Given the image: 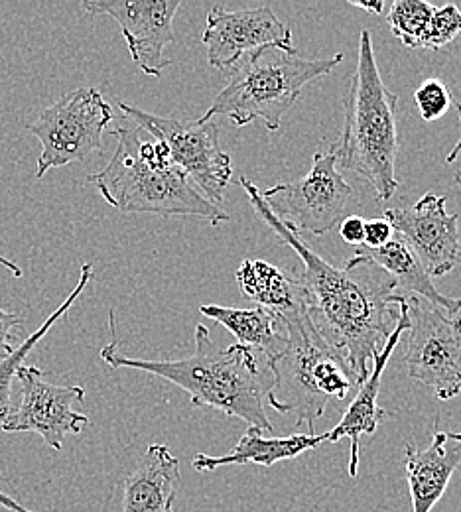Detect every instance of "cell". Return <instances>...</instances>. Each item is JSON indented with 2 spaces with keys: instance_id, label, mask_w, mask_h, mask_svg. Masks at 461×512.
Masks as SVG:
<instances>
[{
  "instance_id": "6da1fadb",
  "label": "cell",
  "mask_w": 461,
  "mask_h": 512,
  "mask_svg": "<svg viewBox=\"0 0 461 512\" xmlns=\"http://www.w3.org/2000/svg\"><path fill=\"white\" fill-rule=\"evenodd\" d=\"M239 186L249 195L264 225L304 262L302 284L308 292L310 320L345 357L361 386L369 373L367 363L383 349L398 321L395 278L375 260L359 253L343 268L333 266L274 217L261 190L249 178L241 176Z\"/></svg>"
},
{
  "instance_id": "7a4b0ae2",
  "label": "cell",
  "mask_w": 461,
  "mask_h": 512,
  "mask_svg": "<svg viewBox=\"0 0 461 512\" xmlns=\"http://www.w3.org/2000/svg\"><path fill=\"white\" fill-rule=\"evenodd\" d=\"M194 353L174 361L132 359L119 351L117 339L101 349V359L111 369H136L180 386L198 408L221 410L239 418L263 434H272L264 412V390L255 353L245 345L219 347L209 329L199 323Z\"/></svg>"
},
{
  "instance_id": "3957f363",
  "label": "cell",
  "mask_w": 461,
  "mask_h": 512,
  "mask_svg": "<svg viewBox=\"0 0 461 512\" xmlns=\"http://www.w3.org/2000/svg\"><path fill=\"white\" fill-rule=\"evenodd\" d=\"M117 150L109 164L87 178L103 199L123 213L188 215L221 225L229 215L207 201L188 176L170 160L164 144L127 117L111 130Z\"/></svg>"
},
{
  "instance_id": "277c9868",
  "label": "cell",
  "mask_w": 461,
  "mask_h": 512,
  "mask_svg": "<svg viewBox=\"0 0 461 512\" xmlns=\"http://www.w3.org/2000/svg\"><path fill=\"white\" fill-rule=\"evenodd\" d=\"M396 105L398 95L381 77L371 32L363 30L359 34L357 67L345 99V123L333 148L337 166L365 180L379 201H389L400 186L396 178Z\"/></svg>"
},
{
  "instance_id": "5b68a950",
  "label": "cell",
  "mask_w": 461,
  "mask_h": 512,
  "mask_svg": "<svg viewBox=\"0 0 461 512\" xmlns=\"http://www.w3.org/2000/svg\"><path fill=\"white\" fill-rule=\"evenodd\" d=\"M284 349L268 361L272 384L268 404L280 414H294L298 426L314 434L331 400H343L359 383L345 357L331 347L310 320L308 308L282 318Z\"/></svg>"
},
{
  "instance_id": "8992f818",
  "label": "cell",
  "mask_w": 461,
  "mask_h": 512,
  "mask_svg": "<svg viewBox=\"0 0 461 512\" xmlns=\"http://www.w3.org/2000/svg\"><path fill=\"white\" fill-rule=\"evenodd\" d=\"M343 58V54H335L328 60H306L298 50L284 52L278 48H261L247 54L241 64H235L229 83L198 121L207 123L223 115L237 127H247L261 119L264 127L276 132L302 89L331 73Z\"/></svg>"
},
{
  "instance_id": "52a82bcc",
  "label": "cell",
  "mask_w": 461,
  "mask_h": 512,
  "mask_svg": "<svg viewBox=\"0 0 461 512\" xmlns=\"http://www.w3.org/2000/svg\"><path fill=\"white\" fill-rule=\"evenodd\" d=\"M113 123V109L93 87H79L50 105L28 132L42 144L36 178L52 168L81 162L103 150V134Z\"/></svg>"
},
{
  "instance_id": "ba28073f",
  "label": "cell",
  "mask_w": 461,
  "mask_h": 512,
  "mask_svg": "<svg viewBox=\"0 0 461 512\" xmlns=\"http://www.w3.org/2000/svg\"><path fill=\"white\" fill-rule=\"evenodd\" d=\"M123 117L166 146L170 160L196 182L203 197L219 207L231 184L233 168L229 154L219 144V127L213 121H178L146 113L125 101L119 103Z\"/></svg>"
},
{
  "instance_id": "9c48e42d",
  "label": "cell",
  "mask_w": 461,
  "mask_h": 512,
  "mask_svg": "<svg viewBox=\"0 0 461 512\" xmlns=\"http://www.w3.org/2000/svg\"><path fill=\"white\" fill-rule=\"evenodd\" d=\"M406 296L408 339L404 363L410 379L450 400L461 390V318L448 316L434 304Z\"/></svg>"
},
{
  "instance_id": "30bf717a",
  "label": "cell",
  "mask_w": 461,
  "mask_h": 512,
  "mask_svg": "<svg viewBox=\"0 0 461 512\" xmlns=\"http://www.w3.org/2000/svg\"><path fill=\"white\" fill-rule=\"evenodd\" d=\"M264 203L294 233L308 231L326 235L341 221L353 188L337 170L335 148L316 152L312 170L288 184H278L261 192Z\"/></svg>"
},
{
  "instance_id": "8fae6325",
  "label": "cell",
  "mask_w": 461,
  "mask_h": 512,
  "mask_svg": "<svg viewBox=\"0 0 461 512\" xmlns=\"http://www.w3.org/2000/svg\"><path fill=\"white\" fill-rule=\"evenodd\" d=\"M16 379L22 384V404L2 420V432H36L46 446L60 451L67 434L89 426V418L71 408L75 400H85L81 386L48 383L34 365H22Z\"/></svg>"
},
{
  "instance_id": "7c38bea8",
  "label": "cell",
  "mask_w": 461,
  "mask_h": 512,
  "mask_svg": "<svg viewBox=\"0 0 461 512\" xmlns=\"http://www.w3.org/2000/svg\"><path fill=\"white\" fill-rule=\"evenodd\" d=\"M201 42L207 48V62L215 69L233 67L247 54L261 48H278L284 52L296 50L290 26H286L268 6L241 10L213 6L207 12V26Z\"/></svg>"
},
{
  "instance_id": "4fadbf2b",
  "label": "cell",
  "mask_w": 461,
  "mask_h": 512,
  "mask_svg": "<svg viewBox=\"0 0 461 512\" xmlns=\"http://www.w3.org/2000/svg\"><path fill=\"white\" fill-rule=\"evenodd\" d=\"M182 0H85L89 14H107L119 26L127 40L132 62L144 75L162 77L172 64L166 56L168 46L176 40L174 16Z\"/></svg>"
},
{
  "instance_id": "5bb4252c",
  "label": "cell",
  "mask_w": 461,
  "mask_h": 512,
  "mask_svg": "<svg viewBox=\"0 0 461 512\" xmlns=\"http://www.w3.org/2000/svg\"><path fill=\"white\" fill-rule=\"evenodd\" d=\"M385 219L432 276L452 272L461 260L458 215L446 211V197L422 195L414 207L387 209Z\"/></svg>"
},
{
  "instance_id": "9a60e30c",
  "label": "cell",
  "mask_w": 461,
  "mask_h": 512,
  "mask_svg": "<svg viewBox=\"0 0 461 512\" xmlns=\"http://www.w3.org/2000/svg\"><path fill=\"white\" fill-rule=\"evenodd\" d=\"M396 306H398V321L393 333L389 335L387 343L383 345V349L379 353H375L373 357V369L371 375H367L365 383L357 388V394L353 398V402L349 404V408L345 410L343 418L335 424V428H331L330 432H326V442L335 444L341 438H349L351 442V457H349V477H357V469H359V442L361 436H371L377 432L379 424L387 418H393L391 412L383 410L377 402L379 392H381V381H383V373L395 353L400 337L404 331H408V310H406V296L398 294L396 298Z\"/></svg>"
},
{
  "instance_id": "2e32d148",
  "label": "cell",
  "mask_w": 461,
  "mask_h": 512,
  "mask_svg": "<svg viewBox=\"0 0 461 512\" xmlns=\"http://www.w3.org/2000/svg\"><path fill=\"white\" fill-rule=\"evenodd\" d=\"M461 465V434L436 432L430 446L404 444V471L412 497V512H430L446 493Z\"/></svg>"
},
{
  "instance_id": "e0dca14e",
  "label": "cell",
  "mask_w": 461,
  "mask_h": 512,
  "mask_svg": "<svg viewBox=\"0 0 461 512\" xmlns=\"http://www.w3.org/2000/svg\"><path fill=\"white\" fill-rule=\"evenodd\" d=\"M180 461L168 446L152 444L125 481L123 512H176Z\"/></svg>"
},
{
  "instance_id": "ac0fdd59",
  "label": "cell",
  "mask_w": 461,
  "mask_h": 512,
  "mask_svg": "<svg viewBox=\"0 0 461 512\" xmlns=\"http://www.w3.org/2000/svg\"><path fill=\"white\" fill-rule=\"evenodd\" d=\"M235 276L243 294L278 320L308 308V292L302 280L290 278L264 260H243Z\"/></svg>"
},
{
  "instance_id": "d6986e66",
  "label": "cell",
  "mask_w": 461,
  "mask_h": 512,
  "mask_svg": "<svg viewBox=\"0 0 461 512\" xmlns=\"http://www.w3.org/2000/svg\"><path fill=\"white\" fill-rule=\"evenodd\" d=\"M326 442V434H294L288 438H264L263 432L257 428H249L247 434L239 440V444L231 453L223 457H209L198 453L194 457L196 471H213L223 465H263L272 467L278 461L294 459L304 451L316 449Z\"/></svg>"
},
{
  "instance_id": "ffe728a7",
  "label": "cell",
  "mask_w": 461,
  "mask_h": 512,
  "mask_svg": "<svg viewBox=\"0 0 461 512\" xmlns=\"http://www.w3.org/2000/svg\"><path fill=\"white\" fill-rule=\"evenodd\" d=\"M359 255L369 256L375 260L383 270H387L396 280V286L406 290L408 296H416L434 304L436 308L444 310L448 316H458L461 312V298H448L444 296L432 282L430 274L424 270L422 262L414 251L396 235L385 247L381 249H355Z\"/></svg>"
},
{
  "instance_id": "44dd1931",
  "label": "cell",
  "mask_w": 461,
  "mask_h": 512,
  "mask_svg": "<svg viewBox=\"0 0 461 512\" xmlns=\"http://www.w3.org/2000/svg\"><path fill=\"white\" fill-rule=\"evenodd\" d=\"M201 316L221 323L229 329L239 345L259 349L266 355V359H274L286 345V327L274 314L266 312L264 308H225V306H201Z\"/></svg>"
},
{
  "instance_id": "7402d4cb",
  "label": "cell",
  "mask_w": 461,
  "mask_h": 512,
  "mask_svg": "<svg viewBox=\"0 0 461 512\" xmlns=\"http://www.w3.org/2000/svg\"><path fill=\"white\" fill-rule=\"evenodd\" d=\"M93 266L91 264H83L81 266V274L77 280V286L73 288V292L67 296L66 300L62 302V306L48 316V320L44 321L34 333H30L24 343L16 349H12L10 355H6L4 359H0V424L2 420L12 412V383L14 377L18 373V369L22 365H26V357L30 355V351L38 345V341L42 337L48 335V331L54 327V323L62 320L67 314V310L73 306V302L83 294V290L87 288V284L93 280Z\"/></svg>"
},
{
  "instance_id": "603a6c76",
  "label": "cell",
  "mask_w": 461,
  "mask_h": 512,
  "mask_svg": "<svg viewBox=\"0 0 461 512\" xmlns=\"http://www.w3.org/2000/svg\"><path fill=\"white\" fill-rule=\"evenodd\" d=\"M434 10L436 6L424 0H395L387 14V22L393 34L406 48L416 50L422 48Z\"/></svg>"
},
{
  "instance_id": "cb8c5ba5",
  "label": "cell",
  "mask_w": 461,
  "mask_h": 512,
  "mask_svg": "<svg viewBox=\"0 0 461 512\" xmlns=\"http://www.w3.org/2000/svg\"><path fill=\"white\" fill-rule=\"evenodd\" d=\"M414 101L418 105L420 117L432 123L448 113V109L454 103V97L450 87L442 79L430 77L414 91Z\"/></svg>"
},
{
  "instance_id": "d4e9b609",
  "label": "cell",
  "mask_w": 461,
  "mask_h": 512,
  "mask_svg": "<svg viewBox=\"0 0 461 512\" xmlns=\"http://www.w3.org/2000/svg\"><path fill=\"white\" fill-rule=\"evenodd\" d=\"M461 32V10L456 4H446L434 10L430 28L422 42L426 50H442L452 44Z\"/></svg>"
},
{
  "instance_id": "484cf974",
  "label": "cell",
  "mask_w": 461,
  "mask_h": 512,
  "mask_svg": "<svg viewBox=\"0 0 461 512\" xmlns=\"http://www.w3.org/2000/svg\"><path fill=\"white\" fill-rule=\"evenodd\" d=\"M393 227L391 223L381 217V219H369L365 221V243H363V249H381L385 247L391 239H393Z\"/></svg>"
},
{
  "instance_id": "4316f807",
  "label": "cell",
  "mask_w": 461,
  "mask_h": 512,
  "mask_svg": "<svg viewBox=\"0 0 461 512\" xmlns=\"http://www.w3.org/2000/svg\"><path fill=\"white\" fill-rule=\"evenodd\" d=\"M24 321L16 314L0 310V359L12 353V343L16 341L18 331H22Z\"/></svg>"
},
{
  "instance_id": "83f0119b",
  "label": "cell",
  "mask_w": 461,
  "mask_h": 512,
  "mask_svg": "<svg viewBox=\"0 0 461 512\" xmlns=\"http://www.w3.org/2000/svg\"><path fill=\"white\" fill-rule=\"evenodd\" d=\"M365 221L363 217L359 215H347L341 219V225H339V235L343 237L345 243L353 245V247H363L365 243Z\"/></svg>"
},
{
  "instance_id": "f1b7e54d",
  "label": "cell",
  "mask_w": 461,
  "mask_h": 512,
  "mask_svg": "<svg viewBox=\"0 0 461 512\" xmlns=\"http://www.w3.org/2000/svg\"><path fill=\"white\" fill-rule=\"evenodd\" d=\"M351 6L355 8H361V10H367L375 16H381L383 14V8H385V2L383 0H367V2H359V0H349Z\"/></svg>"
},
{
  "instance_id": "f546056e",
  "label": "cell",
  "mask_w": 461,
  "mask_h": 512,
  "mask_svg": "<svg viewBox=\"0 0 461 512\" xmlns=\"http://www.w3.org/2000/svg\"><path fill=\"white\" fill-rule=\"evenodd\" d=\"M0 507H4V509L12 512H30L28 509H24L20 503H16L12 497L4 495V493H0Z\"/></svg>"
},
{
  "instance_id": "4dcf8cb0",
  "label": "cell",
  "mask_w": 461,
  "mask_h": 512,
  "mask_svg": "<svg viewBox=\"0 0 461 512\" xmlns=\"http://www.w3.org/2000/svg\"><path fill=\"white\" fill-rule=\"evenodd\" d=\"M458 111H460V121H461V103L458 105ZM446 162L448 164H456V162H461V136L460 140L456 142V146L452 148V152L448 154V158H446Z\"/></svg>"
},
{
  "instance_id": "1f68e13d",
  "label": "cell",
  "mask_w": 461,
  "mask_h": 512,
  "mask_svg": "<svg viewBox=\"0 0 461 512\" xmlns=\"http://www.w3.org/2000/svg\"><path fill=\"white\" fill-rule=\"evenodd\" d=\"M0 264H2L4 268H8L16 278H20V276H22V270L18 268V264H16V262H12V260H8V258H4V256L0 255Z\"/></svg>"
},
{
  "instance_id": "d6a6232c",
  "label": "cell",
  "mask_w": 461,
  "mask_h": 512,
  "mask_svg": "<svg viewBox=\"0 0 461 512\" xmlns=\"http://www.w3.org/2000/svg\"><path fill=\"white\" fill-rule=\"evenodd\" d=\"M456 184H458V188H460L461 192V174H456Z\"/></svg>"
}]
</instances>
